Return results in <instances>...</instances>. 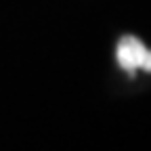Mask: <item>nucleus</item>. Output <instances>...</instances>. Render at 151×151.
Returning a JSON list of instances; mask_svg holds the SVG:
<instances>
[{"label": "nucleus", "mask_w": 151, "mask_h": 151, "mask_svg": "<svg viewBox=\"0 0 151 151\" xmlns=\"http://www.w3.org/2000/svg\"><path fill=\"white\" fill-rule=\"evenodd\" d=\"M147 50H149V48L139 40V38H132V36L122 38L120 44H118V48H116V57H118L120 67L132 76L137 69H141Z\"/></svg>", "instance_id": "obj_1"}, {"label": "nucleus", "mask_w": 151, "mask_h": 151, "mask_svg": "<svg viewBox=\"0 0 151 151\" xmlns=\"http://www.w3.org/2000/svg\"><path fill=\"white\" fill-rule=\"evenodd\" d=\"M141 69L151 73V50H147V55H145V59H143V65H141Z\"/></svg>", "instance_id": "obj_2"}]
</instances>
